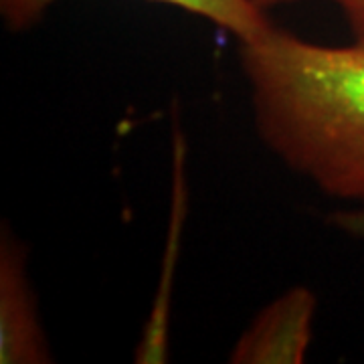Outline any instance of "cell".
Here are the masks:
<instances>
[{
    "label": "cell",
    "instance_id": "obj_5",
    "mask_svg": "<svg viewBox=\"0 0 364 364\" xmlns=\"http://www.w3.org/2000/svg\"><path fill=\"white\" fill-rule=\"evenodd\" d=\"M263 11L279 6V4H289V2H298V0H255ZM334 2L340 9V13L344 16L346 25L350 28L352 39L364 43V0H328Z\"/></svg>",
    "mask_w": 364,
    "mask_h": 364
},
{
    "label": "cell",
    "instance_id": "obj_2",
    "mask_svg": "<svg viewBox=\"0 0 364 364\" xmlns=\"http://www.w3.org/2000/svg\"><path fill=\"white\" fill-rule=\"evenodd\" d=\"M318 299L308 287H291L265 306L239 336L229 363H304L314 334Z\"/></svg>",
    "mask_w": 364,
    "mask_h": 364
},
{
    "label": "cell",
    "instance_id": "obj_4",
    "mask_svg": "<svg viewBox=\"0 0 364 364\" xmlns=\"http://www.w3.org/2000/svg\"><path fill=\"white\" fill-rule=\"evenodd\" d=\"M59 0H0V16L11 33H23L35 26ZM176 6L217 25L235 39L249 41L273 25L255 0H150Z\"/></svg>",
    "mask_w": 364,
    "mask_h": 364
},
{
    "label": "cell",
    "instance_id": "obj_3",
    "mask_svg": "<svg viewBox=\"0 0 364 364\" xmlns=\"http://www.w3.org/2000/svg\"><path fill=\"white\" fill-rule=\"evenodd\" d=\"M37 301L26 273L25 247L11 233L0 241V363H51Z\"/></svg>",
    "mask_w": 364,
    "mask_h": 364
},
{
    "label": "cell",
    "instance_id": "obj_1",
    "mask_svg": "<svg viewBox=\"0 0 364 364\" xmlns=\"http://www.w3.org/2000/svg\"><path fill=\"white\" fill-rule=\"evenodd\" d=\"M253 122L287 168L364 205V43L332 47L272 25L239 43Z\"/></svg>",
    "mask_w": 364,
    "mask_h": 364
}]
</instances>
